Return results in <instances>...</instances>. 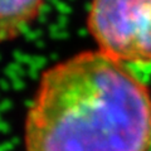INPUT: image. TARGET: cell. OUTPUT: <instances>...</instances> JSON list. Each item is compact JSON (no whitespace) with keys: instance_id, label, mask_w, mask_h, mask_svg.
<instances>
[{"instance_id":"cell-1","label":"cell","mask_w":151,"mask_h":151,"mask_svg":"<svg viewBox=\"0 0 151 151\" xmlns=\"http://www.w3.org/2000/svg\"><path fill=\"white\" fill-rule=\"evenodd\" d=\"M27 151H150L151 93L126 64L87 50L42 74Z\"/></svg>"},{"instance_id":"cell-3","label":"cell","mask_w":151,"mask_h":151,"mask_svg":"<svg viewBox=\"0 0 151 151\" xmlns=\"http://www.w3.org/2000/svg\"><path fill=\"white\" fill-rule=\"evenodd\" d=\"M44 0H0V43L15 39L42 12Z\"/></svg>"},{"instance_id":"cell-2","label":"cell","mask_w":151,"mask_h":151,"mask_svg":"<svg viewBox=\"0 0 151 151\" xmlns=\"http://www.w3.org/2000/svg\"><path fill=\"white\" fill-rule=\"evenodd\" d=\"M88 29L119 62L151 64V0H92Z\"/></svg>"}]
</instances>
